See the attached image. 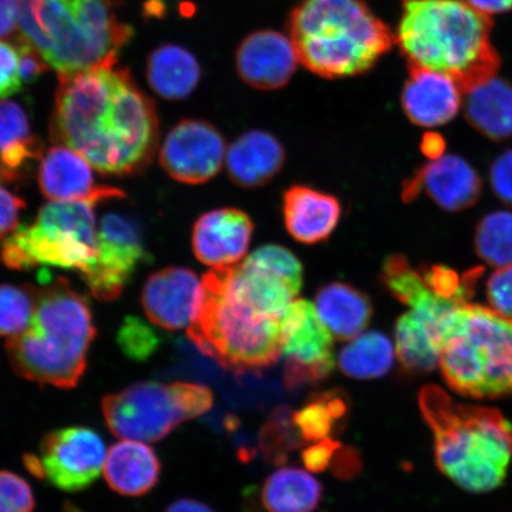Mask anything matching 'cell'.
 Instances as JSON below:
<instances>
[{"label": "cell", "instance_id": "cell-27", "mask_svg": "<svg viewBox=\"0 0 512 512\" xmlns=\"http://www.w3.org/2000/svg\"><path fill=\"white\" fill-rule=\"evenodd\" d=\"M201 67L194 55L177 46L153 51L147 61V80L160 96L169 100L187 98L200 82Z\"/></svg>", "mask_w": 512, "mask_h": 512}, {"label": "cell", "instance_id": "cell-16", "mask_svg": "<svg viewBox=\"0 0 512 512\" xmlns=\"http://www.w3.org/2000/svg\"><path fill=\"white\" fill-rule=\"evenodd\" d=\"M93 166L80 153L66 145L51 147L41 158L38 184L50 201H92L102 203L124 198L123 191L107 185H98Z\"/></svg>", "mask_w": 512, "mask_h": 512}, {"label": "cell", "instance_id": "cell-32", "mask_svg": "<svg viewBox=\"0 0 512 512\" xmlns=\"http://www.w3.org/2000/svg\"><path fill=\"white\" fill-rule=\"evenodd\" d=\"M475 247L479 258L498 268L512 265V213L496 211L479 222Z\"/></svg>", "mask_w": 512, "mask_h": 512}, {"label": "cell", "instance_id": "cell-39", "mask_svg": "<svg viewBox=\"0 0 512 512\" xmlns=\"http://www.w3.org/2000/svg\"><path fill=\"white\" fill-rule=\"evenodd\" d=\"M490 182L495 194L512 206V150L505 151L492 163Z\"/></svg>", "mask_w": 512, "mask_h": 512}, {"label": "cell", "instance_id": "cell-9", "mask_svg": "<svg viewBox=\"0 0 512 512\" xmlns=\"http://www.w3.org/2000/svg\"><path fill=\"white\" fill-rule=\"evenodd\" d=\"M92 201H50L35 222L18 227L0 248V260L11 270L53 266L85 274L98 252V227Z\"/></svg>", "mask_w": 512, "mask_h": 512}, {"label": "cell", "instance_id": "cell-17", "mask_svg": "<svg viewBox=\"0 0 512 512\" xmlns=\"http://www.w3.org/2000/svg\"><path fill=\"white\" fill-rule=\"evenodd\" d=\"M447 211L469 209L478 201L482 181L477 171L458 156L447 155L422 166L403 189L405 201H412L420 192Z\"/></svg>", "mask_w": 512, "mask_h": 512}, {"label": "cell", "instance_id": "cell-43", "mask_svg": "<svg viewBox=\"0 0 512 512\" xmlns=\"http://www.w3.org/2000/svg\"><path fill=\"white\" fill-rule=\"evenodd\" d=\"M335 465H331L334 467V471L337 476L342 478H349L352 475H356L358 471H360L361 460L358 453L351 448H339L334 458ZM332 462V464H334Z\"/></svg>", "mask_w": 512, "mask_h": 512}, {"label": "cell", "instance_id": "cell-37", "mask_svg": "<svg viewBox=\"0 0 512 512\" xmlns=\"http://www.w3.org/2000/svg\"><path fill=\"white\" fill-rule=\"evenodd\" d=\"M296 443V435L291 430V422L286 413L275 415L264 434V448L267 456L275 460L284 458L287 451H290Z\"/></svg>", "mask_w": 512, "mask_h": 512}, {"label": "cell", "instance_id": "cell-6", "mask_svg": "<svg viewBox=\"0 0 512 512\" xmlns=\"http://www.w3.org/2000/svg\"><path fill=\"white\" fill-rule=\"evenodd\" d=\"M288 31L300 63L329 79L367 72L395 43L363 0H303Z\"/></svg>", "mask_w": 512, "mask_h": 512}, {"label": "cell", "instance_id": "cell-41", "mask_svg": "<svg viewBox=\"0 0 512 512\" xmlns=\"http://www.w3.org/2000/svg\"><path fill=\"white\" fill-rule=\"evenodd\" d=\"M24 209L22 198L12 194L0 183V239L15 232Z\"/></svg>", "mask_w": 512, "mask_h": 512}, {"label": "cell", "instance_id": "cell-20", "mask_svg": "<svg viewBox=\"0 0 512 512\" xmlns=\"http://www.w3.org/2000/svg\"><path fill=\"white\" fill-rule=\"evenodd\" d=\"M463 94V89L450 75L409 66V78L403 87L401 101L413 124L437 127L456 117Z\"/></svg>", "mask_w": 512, "mask_h": 512}, {"label": "cell", "instance_id": "cell-38", "mask_svg": "<svg viewBox=\"0 0 512 512\" xmlns=\"http://www.w3.org/2000/svg\"><path fill=\"white\" fill-rule=\"evenodd\" d=\"M491 309L512 319V265L498 268L488 281Z\"/></svg>", "mask_w": 512, "mask_h": 512}, {"label": "cell", "instance_id": "cell-40", "mask_svg": "<svg viewBox=\"0 0 512 512\" xmlns=\"http://www.w3.org/2000/svg\"><path fill=\"white\" fill-rule=\"evenodd\" d=\"M0 40L14 44L27 40L21 30V0H0Z\"/></svg>", "mask_w": 512, "mask_h": 512}, {"label": "cell", "instance_id": "cell-2", "mask_svg": "<svg viewBox=\"0 0 512 512\" xmlns=\"http://www.w3.org/2000/svg\"><path fill=\"white\" fill-rule=\"evenodd\" d=\"M492 17L467 0H402L395 41L409 66L450 75L465 94L498 73Z\"/></svg>", "mask_w": 512, "mask_h": 512}, {"label": "cell", "instance_id": "cell-42", "mask_svg": "<svg viewBox=\"0 0 512 512\" xmlns=\"http://www.w3.org/2000/svg\"><path fill=\"white\" fill-rule=\"evenodd\" d=\"M341 447V444L331 439L318 441L303 452L304 465L310 471L322 472L332 465L336 453Z\"/></svg>", "mask_w": 512, "mask_h": 512}, {"label": "cell", "instance_id": "cell-21", "mask_svg": "<svg viewBox=\"0 0 512 512\" xmlns=\"http://www.w3.org/2000/svg\"><path fill=\"white\" fill-rule=\"evenodd\" d=\"M341 214V204L334 196L303 185L286 191L284 219L294 240L313 245L328 239Z\"/></svg>", "mask_w": 512, "mask_h": 512}, {"label": "cell", "instance_id": "cell-15", "mask_svg": "<svg viewBox=\"0 0 512 512\" xmlns=\"http://www.w3.org/2000/svg\"><path fill=\"white\" fill-rule=\"evenodd\" d=\"M202 298V280L183 267L153 273L142 293L145 315L166 331L189 328Z\"/></svg>", "mask_w": 512, "mask_h": 512}, {"label": "cell", "instance_id": "cell-45", "mask_svg": "<svg viewBox=\"0 0 512 512\" xmlns=\"http://www.w3.org/2000/svg\"><path fill=\"white\" fill-rule=\"evenodd\" d=\"M444 149V140L437 136V134H427L424 140H422V151H424L428 158L437 159L443 156Z\"/></svg>", "mask_w": 512, "mask_h": 512}, {"label": "cell", "instance_id": "cell-14", "mask_svg": "<svg viewBox=\"0 0 512 512\" xmlns=\"http://www.w3.org/2000/svg\"><path fill=\"white\" fill-rule=\"evenodd\" d=\"M226 158V143L213 125L184 120L172 128L160 150V165L170 177L202 184L215 177Z\"/></svg>", "mask_w": 512, "mask_h": 512}, {"label": "cell", "instance_id": "cell-22", "mask_svg": "<svg viewBox=\"0 0 512 512\" xmlns=\"http://www.w3.org/2000/svg\"><path fill=\"white\" fill-rule=\"evenodd\" d=\"M162 464L155 451L142 441L124 439L106 454L105 478L117 494L140 497L159 482Z\"/></svg>", "mask_w": 512, "mask_h": 512}, {"label": "cell", "instance_id": "cell-47", "mask_svg": "<svg viewBox=\"0 0 512 512\" xmlns=\"http://www.w3.org/2000/svg\"><path fill=\"white\" fill-rule=\"evenodd\" d=\"M62 512H83L79 508H76L75 505L70 504L69 502L64 505Z\"/></svg>", "mask_w": 512, "mask_h": 512}, {"label": "cell", "instance_id": "cell-3", "mask_svg": "<svg viewBox=\"0 0 512 512\" xmlns=\"http://www.w3.org/2000/svg\"><path fill=\"white\" fill-rule=\"evenodd\" d=\"M30 328L6 343L12 369L23 379L61 389L76 387L87 368L96 329L88 299L66 279L43 271Z\"/></svg>", "mask_w": 512, "mask_h": 512}, {"label": "cell", "instance_id": "cell-23", "mask_svg": "<svg viewBox=\"0 0 512 512\" xmlns=\"http://www.w3.org/2000/svg\"><path fill=\"white\" fill-rule=\"evenodd\" d=\"M285 163V150L277 138L251 131L235 140L227 152L229 177L242 188H256L270 182Z\"/></svg>", "mask_w": 512, "mask_h": 512}, {"label": "cell", "instance_id": "cell-1", "mask_svg": "<svg viewBox=\"0 0 512 512\" xmlns=\"http://www.w3.org/2000/svg\"><path fill=\"white\" fill-rule=\"evenodd\" d=\"M50 132L100 174L142 171L157 150L155 105L127 69L95 68L59 75Z\"/></svg>", "mask_w": 512, "mask_h": 512}, {"label": "cell", "instance_id": "cell-26", "mask_svg": "<svg viewBox=\"0 0 512 512\" xmlns=\"http://www.w3.org/2000/svg\"><path fill=\"white\" fill-rule=\"evenodd\" d=\"M465 117L492 140L512 137V85L497 76L465 93Z\"/></svg>", "mask_w": 512, "mask_h": 512}, {"label": "cell", "instance_id": "cell-46", "mask_svg": "<svg viewBox=\"0 0 512 512\" xmlns=\"http://www.w3.org/2000/svg\"><path fill=\"white\" fill-rule=\"evenodd\" d=\"M165 512H214L208 505L194 501V499H181L171 504Z\"/></svg>", "mask_w": 512, "mask_h": 512}, {"label": "cell", "instance_id": "cell-10", "mask_svg": "<svg viewBox=\"0 0 512 512\" xmlns=\"http://www.w3.org/2000/svg\"><path fill=\"white\" fill-rule=\"evenodd\" d=\"M213 402L210 389L202 384L145 381L107 395L102 413L117 437L156 443L183 422L206 414Z\"/></svg>", "mask_w": 512, "mask_h": 512}, {"label": "cell", "instance_id": "cell-33", "mask_svg": "<svg viewBox=\"0 0 512 512\" xmlns=\"http://www.w3.org/2000/svg\"><path fill=\"white\" fill-rule=\"evenodd\" d=\"M37 294L32 286L0 285V336L15 337L30 328Z\"/></svg>", "mask_w": 512, "mask_h": 512}, {"label": "cell", "instance_id": "cell-31", "mask_svg": "<svg viewBox=\"0 0 512 512\" xmlns=\"http://www.w3.org/2000/svg\"><path fill=\"white\" fill-rule=\"evenodd\" d=\"M349 401L339 390L312 396L306 405L292 416V424L306 441L318 443L330 439L342 422L347 419Z\"/></svg>", "mask_w": 512, "mask_h": 512}, {"label": "cell", "instance_id": "cell-35", "mask_svg": "<svg viewBox=\"0 0 512 512\" xmlns=\"http://www.w3.org/2000/svg\"><path fill=\"white\" fill-rule=\"evenodd\" d=\"M35 508L34 492L21 476L0 471V512H32Z\"/></svg>", "mask_w": 512, "mask_h": 512}, {"label": "cell", "instance_id": "cell-29", "mask_svg": "<svg viewBox=\"0 0 512 512\" xmlns=\"http://www.w3.org/2000/svg\"><path fill=\"white\" fill-rule=\"evenodd\" d=\"M396 351L401 366L413 373H427L439 364L440 332L408 311L395 328Z\"/></svg>", "mask_w": 512, "mask_h": 512}, {"label": "cell", "instance_id": "cell-5", "mask_svg": "<svg viewBox=\"0 0 512 512\" xmlns=\"http://www.w3.org/2000/svg\"><path fill=\"white\" fill-rule=\"evenodd\" d=\"M120 0H21V30L59 75L111 68L133 29Z\"/></svg>", "mask_w": 512, "mask_h": 512}, {"label": "cell", "instance_id": "cell-8", "mask_svg": "<svg viewBox=\"0 0 512 512\" xmlns=\"http://www.w3.org/2000/svg\"><path fill=\"white\" fill-rule=\"evenodd\" d=\"M439 366L448 387L473 399L512 394V319L460 304L445 320Z\"/></svg>", "mask_w": 512, "mask_h": 512}, {"label": "cell", "instance_id": "cell-36", "mask_svg": "<svg viewBox=\"0 0 512 512\" xmlns=\"http://www.w3.org/2000/svg\"><path fill=\"white\" fill-rule=\"evenodd\" d=\"M24 86L19 49L14 43L0 40V99L21 92Z\"/></svg>", "mask_w": 512, "mask_h": 512}, {"label": "cell", "instance_id": "cell-19", "mask_svg": "<svg viewBox=\"0 0 512 512\" xmlns=\"http://www.w3.org/2000/svg\"><path fill=\"white\" fill-rule=\"evenodd\" d=\"M249 216L238 209H219L200 217L192 232V249L202 264L222 268L240 264L253 235Z\"/></svg>", "mask_w": 512, "mask_h": 512}, {"label": "cell", "instance_id": "cell-44", "mask_svg": "<svg viewBox=\"0 0 512 512\" xmlns=\"http://www.w3.org/2000/svg\"><path fill=\"white\" fill-rule=\"evenodd\" d=\"M482 14L492 17L512 11V0H467Z\"/></svg>", "mask_w": 512, "mask_h": 512}, {"label": "cell", "instance_id": "cell-12", "mask_svg": "<svg viewBox=\"0 0 512 512\" xmlns=\"http://www.w3.org/2000/svg\"><path fill=\"white\" fill-rule=\"evenodd\" d=\"M281 355L287 388L299 389L326 379L335 369L331 332L315 304L296 299L281 323Z\"/></svg>", "mask_w": 512, "mask_h": 512}, {"label": "cell", "instance_id": "cell-7", "mask_svg": "<svg viewBox=\"0 0 512 512\" xmlns=\"http://www.w3.org/2000/svg\"><path fill=\"white\" fill-rule=\"evenodd\" d=\"M281 323L248 303L224 281L219 268L202 279V298L188 328L204 355L233 371L273 366L281 356Z\"/></svg>", "mask_w": 512, "mask_h": 512}, {"label": "cell", "instance_id": "cell-34", "mask_svg": "<svg viewBox=\"0 0 512 512\" xmlns=\"http://www.w3.org/2000/svg\"><path fill=\"white\" fill-rule=\"evenodd\" d=\"M117 341L121 351L133 361H146L155 354L160 337L150 324L137 317H128L118 331Z\"/></svg>", "mask_w": 512, "mask_h": 512}, {"label": "cell", "instance_id": "cell-18", "mask_svg": "<svg viewBox=\"0 0 512 512\" xmlns=\"http://www.w3.org/2000/svg\"><path fill=\"white\" fill-rule=\"evenodd\" d=\"M299 63L291 38L272 30L249 35L236 55L241 79L264 91L286 86Z\"/></svg>", "mask_w": 512, "mask_h": 512}, {"label": "cell", "instance_id": "cell-30", "mask_svg": "<svg viewBox=\"0 0 512 512\" xmlns=\"http://www.w3.org/2000/svg\"><path fill=\"white\" fill-rule=\"evenodd\" d=\"M338 363L343 373L352 379H380L393 368V343L381 332H368L342 349Z\"/></svg>", "mask_w": 512, "mask_h": 512}, {"label": "cell", "instance_id": "cell-11", "mask_svg": "<svg viewBox=\"0 0 512 512\" xmlns=\"http://www.w3.org/2000/svg\"><path fill=\"white\" fill-rule=\"evenodd\" d=\"M106 454L104 440L92 428L64 427L49 432L38 452L24 457V465L56 489L80 492L99 478Z\"/></svg>", "mask_w": 512, "mask_h": 512}, {"label": "cell", "instance_id": "cell-25", "mask_svg": "<svg viewBox=\"0 0 512 512\" xmlns=\"http://www.w3.org/2000/svg\"><path fill=\"white\" fill-rule=\"evenodd\" d=\"M315 306L319 318L339 341L360 336L373 317L366 294L342 283L324 286L317 293Z\"/></svg>", "mask_w": 512, "mask_h": 512}, {"label": "cell", "instance_id": "cell-13", "mask_svg": "<svg viewBox=\"0 0 512 512\" xmlns=\"http://www.w3.org/2000/svg\"><path fill=\"white\" fill-rule=\"evenodd\" d=\"M149 259L137 223L124 215L108 213L98 227L94 264L82 277L95 298L112 302L124 292L137 268Z\"/></svg>", "mask_w": 512, "mask_h": 512}, {"label": "cell", "instance_id": "cell-28", "mask_svg": "<svg viewBox=\"0 0 512 512\" xmlns=\"http://www.w3.org/2000/svg\"><path fill=\"white\" fill-rule=\"evenodd\" d=\"M322 492V485L306 471L284 467L266 479L261 499L267 512H313Z\"/></svg>", "mask_w": 512, "mask_h": 512}, {"label": "cell", "instance_id": "cell-4", "mask_svg": "<svg viewBox=\"0 0 512 512\" xmlns=\"http://www.w3.org/2000/svg\"><path fill=\"white\" fill-rule=\"evenodd\" d=\"M422 416L434 434L439 470L463 490L498 488L512 462V425L498 409L464 405L437 386L419 394Z\"/></svg>", "mask_w": 512, "mask_h": 512}, {"label": "cell", "instance_id": "cell-24", "mask_svg": "<svg viewBox=\"0 0 512 512\" xmlns=\"http://www.w3.org/2000/svg\"><path fill=\"white\" fill-rule=\"evenodd\" d=\"M42 156L43 144L31 133L24 108L14 101H0V181H19Z\"/></svg>", "mask_w": 512, "mask_h": 512}]
</instances>
